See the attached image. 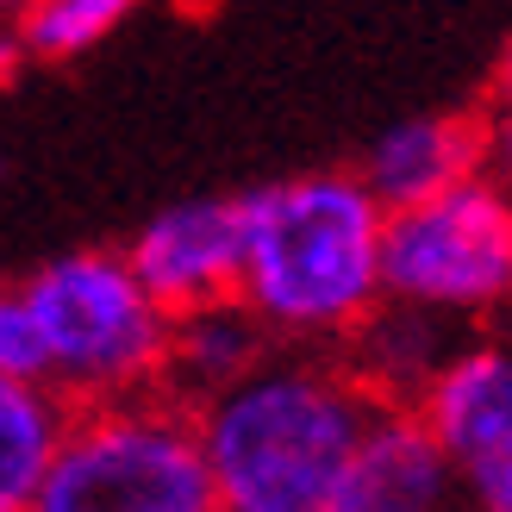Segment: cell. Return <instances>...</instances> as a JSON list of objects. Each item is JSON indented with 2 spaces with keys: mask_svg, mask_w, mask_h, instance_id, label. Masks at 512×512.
Returning a JSON list of instances; mask_svg holds the SVG:
<instances>
[{
  "mask_svg": "<svg viewBox=\"0 0 512 512\" xmlns=\"http://www.w3.org/2000/svg\"><path fill=\"white\" fill-rule=\"evenodd\" d=\"M19 57H25V50H19V38H13V32H0V75H7Z\"/></svg>",
  "mask_w": 512,
  "mask_h": 512,
  "instance_id": "cell-15",
  "label": "cell"
},
{
  "mask_svg": "<svg viewBox=\"0 0 512 512\" xmlns=\"http://www.w3.org/2000/svg\"><path fill=\"white\" fill-rule=\"evenodd\" d=\"M269 356V331L256 325V313L232 300H207L188 313H169V350H163V381L157 388L175 394L182 406H200L219 394L225 381H238L250 363Z\"/></svg>",
  "mask_w": 512,
  "mask_h": 512,
  "instance_id": "cell-11",
  "label": "cell"
},
{
  "mask_svg": "<svg viewBox=\"0 0 512 512\" xmlns=\"http://www.w3.org/2000/svg\"><path fill=\"white\" fill-rule=\"evenodd\" d=\"M512 288V207L488 175H463L425 200L381 207V294L450 319L494 313Z\"/></svg>",
  "mask_w": 512,
  "mask_h": 512,
  "instance_id": "cell-5",
  "label": "cell"
},
{
  "mask_svg": "<svg viewBox=\"0 0 512 512\" xmlns=\"http://www.w3.org/2000/svg\"><path fill=\"white\" fill-rule=\"evenodd\" d=\"M38 319L50 388L63 400H125L163 381L169 313L138 288L119 250H69L19 281Z\"/></svg>",
  "mask_w": 512,
  "mask_h": 512,
  "instance_id": "cell-4",
  "label": "cell"
},
{
  "mask_svg": "<svg viewBox=\"0 0 512 512\" xmlns=\"http://www.w3.org/2000/svg\"><path fill=\"white\" fill-rule=\"evenodd\" d=\"M0 375H7V381H38V388H50L44 338H38V319H32V306H25L19 288H0Z\"/></svg>",
  "mask_w": 512,
  "mask_h": 512,
  "instance_id": "cell-14",
  "label": "cell"
},
{
  "mask_svg": "<svg viewBox=\"0 0 512 512\" xmlns=\"http://www.w3.org/2000/svg\"><path fill=\"white\" fill-rule=\"evenodd\" d=\"M25 7H32V0H0V13H25Z\"/></svg>",
  "mask_w": 512,
  "mask_h": 512,
  "instance_id": "cell-16",
  "label": "cell"
},
{
  "mask_svg": "<svg viewBox=\"0 0 512 512\" xmlns=\"http://www.w3.org/2000/svg\"><path fill=\"white\" fill-rule=\"evenodd\" d=\"M338 344H344V369L363 381L369 400L413 406V394L450 363V350H456V319H450V313H431V306H413V300H388V294H381Z\"/></svg>",
  "mask_w": 512,
  "mask_h": 512,
  "instance_id": "cell-9",
  "label": "cell"
},
{
  "mask_svg": "<svg viewBox=\"0 0 512 512\" xmlns=\"http://www.w3.org/2000/svg\"><path fill=\"white\" fill-rule=\"evenodd\" d=\"M369 406L363 381L325 356L250 363L194 406L219 512H319Z\"/></svg>",
  "mask_w": 512,
  "mask_h": 512,
  "instance_id": "cell-2",
  "label": "cell"
},
{
  "mask_svg": "<svg viewBox=\"0 0 512 512\" xmlns=\"http://www.w3.org/2000/svg\"><path fill=\"white\" fill-rule=\"evenodd\" d=\"M25 512H219L194 406L163 388L88 400L63 419Z\"/></svg>",
  "mask_w": 512,
  "mask_h": 512,
  "instance_id": "cell-3",
  "label": "cell"
},
{
  "mask_svg": "<svg viewBox=\"0 0 512 512\" xmlns=\"http://www.w3.org/2000/svg\"><path fill=\"white\" fill-rule=\"evenodd\" d=\"M431 444L450 456L475 512H512V356L500 344H456L413 394Z\"/></svg>",
  "mask_w": 512,
  "mask_h": 512,
  "instance_id": "cell-6",
  "label": "cell"
},
{
  "mask_svg": "<svg viewBox=\"0 0 512 512\" xmlns=\"http://www.w3.org/2000/svg\"><path fill=\"white\" fill-rule=\"evenodd\" d=\"M119 256L163 313L232 300L238 294V200H213V194L175 200L157 219H144Z\"/></svg>",
  "mask_w": 512,
  "mask_h": 512,
  "instance_id": "cell-8",
  "label": "cell"
},
{
  "mask_svg": "<svg viewBox=\"0 0 512 512\" xmlns=\"http://www.w3.org/2000/svg\"><path fill=\"white\" fill-rule=\"evenodd\" d=\"M69 406L57 388L0 375V512H25L44 481V463L63 438Z\"/></svg>",
  "mask_w": 512,
  "mask_h": 512,
  "instance_id": "cell-12",
  "label": "cell"
},
{
  "mask_svg": "<svg viewBox=\"0 0 512 512\" xmlns=\"http://www.w3.org/2000/svg\"><path fill=\"white\" fill-rule=\"evenodd\" d=\"M138 0H32L19 25L25 57H82L88 44L119 32Z\"/></svg>",
  "mask_w": 512,
  "mask_h": 512,
  "instance_id": "cell-13",
  "label": "cell"
},
{
  "mask_svg": "<svg viewBox=\"0 0 512 512\" xmlns=\"http://www.w3.org/2000/svg\"><path fill=\"white\" fill-rule=\"evenodd\" d=\"M481 157H488V132L469 113H419L388 125L369 150H363V182L381 207H406V200H425L463 175H481Z\"/></svg>",
  "mask_w": 512,
  "mask_h": 512,
  "instance_id": "cell-10",
  "label": "cell"
},
{
  "mask_svg": "<svg viewBox=\"0 0 512 512\" xmlns=\"http://www.w3.org/2000/svg\"><path fill=\"white\" fill-rule=\"evenodd\" d=\"M456 469L413 406L375 400L319 512H450Z\"/></svg>",
  "mask_w": 512,
  "mask_h": 512,
  "instance_id": "cell-7",
  "label": "cell"
},
{
  "mask_svg": "<svg viewBox=\"0 0 512 512\" xmlns=\"http://www.w3.org/2000/svg\"><path fill=\"white\" fill-rule=\"evenodd\" d=\"M238 300L294 344H338L381 300V200L356 169L238 194Z\"/></svg>",
  "mask_w": 512,
  "mask_h": 512,
  "instance_id": "cell-1",
  "label": "cell"
}]
</instances>
